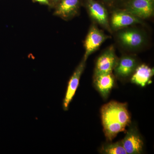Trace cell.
Wrapping results in <instances>:
<instances>
[{
	"mask_svg": "<svg viewBox=\"0 0 154 154\" xmlns=\"http://www.w3.org/2000/svg\"><path fill=\"white\" fill-rule=\"evenodd\" d=\"M102 124L106 139L111 141L119 132L125 131L131 123L126 104L111 101L101 109Z\"/></svg>",
	"mask_w": 154,
	"mask_h": 154,
	"instance_id": "1",
	"label": "cell"
},
{
	"mask_svg": "<svg viewBox=\"0 0 154 154\" xmlns=\"http://www.w3.org/2000/svg\"><path fill=\"white\" fill-rule=\"evenodd\" d=\"M119 43L128 49L136 50L142 47L146 42V36L142 31L136 28L119 30L117 34Z\"/></svg>",
	"mask_w": 154,
	"mask_h": 154,
	"instance_id": "2",
	"label": "cell"
},
{
	"mask_svg": "<svg viewBox=\"0 0 154 154\" xmlns=\"http://www.w3.org/2000/svg\"><path fill=\"white\" fill-rule=\"evenodd\" d=\"M124 10L140 19L153 15L154 0H126Z\"/></svg>",
	"mask_w": 154,
	"mask_h": 154,
	"instance_id": "3",
	"label": "cell"
},
{
	"mask_svg": "<svg viewBox=\"0 0 154 154\" xmlns=\"http://www.w3.org/2000/svg\"><path fill=\"white\" fill-rule=\"evenodd\" d=\"M108 38L109 36L96 25H92L88 31L84 44L85 54L83 58L85 60H87L89 56L98 49Z\"/></svg>",
	"mask_w": 154,
	"mask_h": 154,
	"instance_id": "4",
	"label": "cell"
},
{
	"mask_svg": "<svg viewBox=\"0 0 154 154\" xmlns=\"http://www.w3.org/2000/svg\"><path fill=\"white\" fill-rule=\"evenodd\" d=\"M86 7L88 14L94 22L109 32H112L108 13L103 5L95 0H87Z\"/></svg>",
	"mask_w": 154,
	"mask_h": 154,
	"instance_id": "5",
	"label": "cell"
},
{
	"mask_svg": "<svg viewBox=\"0 0 154 154\" xmlns=\"http://www.w3.org/2000/svg\"><path fill=\"white\" fill-rule=\"evenodd\" d=\"M118 60L113 46H110L108 47L97 59L94 76L101 74L112 72Z\"/></svg>",
	"mask_w": 154,
	"mask_h": 154,
	"instance_id": "6",
	"label": "cell"
},
{
	"mask_svg": "<svg viewBox=\"0 0 154 154\" xmlns=\"http://www.w3.org/2000/svg\"><path fill=\"white\" fill-rule=\"evenodd\" d=\"M86 61L83 59L77 66L68 83L67 88L63 100V110H68L69 105L72 102L79 84L80 79L86 65Z\"/></svg>",
	"mask_w": 154,
	"mask_h": 154,
	"instance_id": "7",
	"label": "cell"
},
{
	"mask_svg": "<svg viewBox=\"0 0 154 154\" xmlns=\"http://www.w3.org/2000/svg\"><path fill=\"white\" fill-rule=\"evenodd\" d=\"M142 22L141 19L123 9L113 12L110 18V25L111 30H118L131 25L140 24Z\"/></svg>",
	"mask_w": 154,
	"mask_h": 154,
	"instance_id": "8",
	"label": "cell"
},
{
	"mask_svg": "<svg viewBox=\"0 0 154 154\" xmlns=\"http://www.w3.org/2000/svg\"><path fill=\"white\" fill-rule=\"evenodd\" d=\"M81 0H60L54 8V16L70 20L79 14Z\"/></svg>",
	"mask_w": 154,
	"mask_h": 154,
	"instance_id": "9",
	"label": "cell"
},
{
	"mask_svg": "<svg viewBox=\"0 0 154 154\" xmlns=\"http://www.w3.org/2000/svg\"><path fill=\"white\" fill-rule=\"evenodd\" d=\"M122 142L127 154H138L142 152L143 141L135 127H131L127 131L126 135Z\"/></svg>",
	"mask_w": 154,
	"mask_h": 154,
	"instance_id": "10",
	"label": "cell"
},
{
	"mask_svg": "<svg viewBox=\"0 0 154 154\" xmlns=\"http://www.w3.org/2000/svg\"><path fill=\"white\" fill-rule=\"evenodd\" d=\"M137 66V61L134 57L125 55L118 60L113 70L116 76L125 79L131 75Z\"/></svg>",
	"mask_w": 154,
	"mask_h": 154,
	"instance_id": "11",
	"label": "cell"
},
{
	"mask_svg": "<svg viewBox=\"0 0 154 154\" xmlns=\"http://www.w3.org/2000/svg\"><path fill=\"white\" fill-rule=\"evenodd\" d=\"M94 84L97 91L104 99H106L114 87L115 79L112 72L94 76Z\"/></svg>",
	"mask_w": 154,
	"mask_h": 154,
	"instance_id": "12",
	"label": "cell"
},
{
	"mask_svg": "<svg viewBox=\"0 0 154 154\" xmlns=\"http://www.w3.org/2000/svg\"><path fill=\"white\" fill-rule=\"evenodd\" d=\"M132 74L131 82L144 87L150 81L154 75V70L145 64H142L137 67Z\"/></svg>",
	"mask_w": 154,
	"mask_h": 154,
	"instance_id": "13",
	"label": "cell"
},
{
	"mask_svg": "<svg viewBox=\"0 0 154 154\" xmlns=\"http://www.w3.org/2000/svg\"><path fill=\"white\" fill-rule=\"evenodd\" d=\"M100 152L105 154H127L122 140L115 143L107 144L102 146Z\"/></svg>",
	"mask_w": 154,
	"mask_h": 154,
	"instance_id": "14",
	"label": "cell"
},
{
	"mask_svg": "<svg viewBox=\"0 0 154 154\" xmlns=\"http://www.w3.org/2000/svg\"><path fill=\"white\" fill-rule=\"evenodd\" d=\"M34 2L38 3L42 5L48 6L50 8L49 0H32Z\"/></svg>",
	"mask_w": 154,
	"mask_h": 154,
	"instance_id": "15",
	"label": "cell"
},
{
	"mask_svg": "<svg viewBox=\"0 0 154 154\" xmlns=\"http://www.w3.org/2000/svg\"><path fill=\"white\" fill-rule=\"evenodd\" d=\"M60 0H49L50 8H54V7L58 3Z\"/></svg>",
	"mask_w": 154,
	"mask_h": 154,
	"instance_id": "16",
	"label": "cell"
},
{
	"mask_svg": "<svg viewBox=\"0 0 154 154\" xmlns=\"http://www.w3.org/2000/svg\"><path fill=\"white\" fill-rule=\"evenodd\" d=\"M104 1H105L106 2H112L113 0H104Z\"/></svg>",
	"mask_w": 154,
	"mask_h": 154,
	"instance_id": "17",
	"label": "cell"
},
{
	"mask_svg": "<svg viewBox=\"0 0 154 154\" xmlns=\"http://www.w3.org/2000/svg\"><path fill=\"white\" fill-rule=\"evenodd\" d=\"M125 1H126V0H125Z\"/></svg>",
	"mask_w": 154,
	"mask_h": 154,
	"instance_id": "18",
	"label": "cell"
}]
</instances>
